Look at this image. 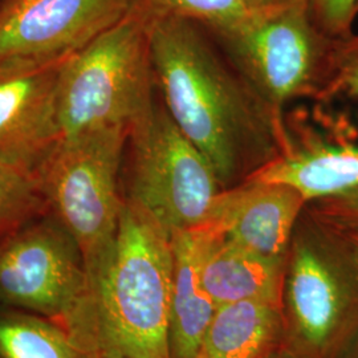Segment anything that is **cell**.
Listing matches in <instances>:
<instances>
[{
    "instance_id": "obj_18",
    "label": "cell",
    "mask_w": 358,
    "mask_h": 358,
    "mask_svg": "<svg viewBox=\"0 0 358 358\" xmlns=\"http://www.w3.org/2000/svg\"><path fill=\"white\" fill-rule=\"evenodd\" d=\"M44 207L36 173L0 159V241L28 224Z\"/></svg>"
},
{
    "instance_id": "obj_25",
    "label": "cell",
    "mask_w": 358,
    "mask_h": 358,
    "mask_svg": "<svg viewBox=\"0 0 358 358\" xmlns=\"http://www.w3.org/2000/svg\"><path fill=\"white\" fill-rule=\"evenodd\" d=\"M93 358H124L121 357V356H117V355H113V353H100V355H97V356H94Z\"/></svg>"
},
{
    "instance_id": "obj_6",
    "label": "cell",
    "mask_w": 358,
    "mask_h": 358,
    "mask_svg": "<svg viewBox=\"0 0 358 358\" xmlns=\"http://www.w3.org/2000/svg\"><path fill=\"white\" fill-rule=\"evenodd\" d=\"M131 177L127 198L170 235L202 227L224 190L210 161L176 125L164 103L129 131Z\"/></svg>"
},
{
    "instance_id": "obj_14",
    "label": "cell",
    "mask_w": 358,
    "mask_h": 358,
    "mask_svg": "<svg viewBox=\"0 0 358 358\" xmlns=\"http://www.w3.org/2000/svg\"><path fill=\"white\" fill-rule=\"evenodd\" d=\"M248 178L284 183L307 203L358 187V146L316 143L279 155Z\"/></svg>"
},
{
    "instance_id": "obj_22",
    "label": "cell",
    "mask_w": 358,
    "mask_h": 358,
    "mask_svg": "<svg viewBox=\"0 0 358 358\" xmlns=\"http://www.w3.org/2000/svg\"><path fill=\"white\" fill-rule=\"evenodd\" d=\"M243 1L248 10H260V8H266V7L279 4V3H282L285 0H243Z\"/></svg>"
},
{
    "instance_id": "obj_4",
    "label": "cell",
    "mask_w": 358,
    "mask_h": 358,
    "mask_svg": "<svg viewBox=\"0 0 358 358\" xmlns=\"http://www.w3.org/2000/svg\"><path fill=\"white\" fill-rule=\"evenodd\" d=\"M148 19L133 10L66 60L59 90L60 140L130 129L153 108Z\"/></svg>"
},
{
    "instance_id": "obj_19",
    "label": "cell",
    "mask_w": 358,
    "mask_h": 358,
    "mask_svg": "<svg viewBox=\"0 0 358 358\" xmlns=\"http://www.w3.org/2000/svg\"><path fill=\"white\" fill-rule=\"evenodd\" d=\"M315 24L327 38L349 40L358 15V0H308Z\"/></svg>"
},
{
    "instance_id": "obj_9",
    "label": "cell",
    "mask_w": 358,
    "mask_h": 358,
    "mask_svg": "<svg viewBox=\"0 0 358 358\" xmlns=\"http://www.w3.org/2000/svg\"><path fill=\"white\" fill-rule=\"evenodd\" d=\"M68 57L0 62V159L36 173L60 141L59 90Z\"/></svg>"
},
{
    "instance_id": "obj_5",
    "label": "cell",
    "mask_w": 358,
    "mask_h": 358,
    "mask_svg": "<svg viewBox=\"0 0 358 358\" xmlns=\"http://www.w3.org/2000/svg\"><path fill=\"white\" fill-rule=\"evenodd\" d=\"M128 140L125 128L63 138L36 170L45 203L75 239L88 279L115 245L125 201L118 189L120 167Z\"/></svg>"
},
{
    "instance_id": "obj_7",
    "label": "cell",
    "mask_w": 358,
    "mask_h": 358,
    "mask_svg": "<svg viewBox=\"0 0 358 358\" xmlns=\"http://www.w3.org/2000/svg\"><path fill=\"white\" fill-rule=\"evenodd\" d=\"M217 36L231 63L279 117L285 103L315 90L322 75L327 36L315 24L308 0L251 10Z\"/></svg>"
},
{
    "instance_id": "obj_8",
    "label": "cell",
    "mask_w": 358,
    "mask_h": 358,
    "mask_svg": "<svg viewBox=\"0 0 358 358\" xmlns=\"http://www.w3.org/2000/svg\"><path fill=\"white\" fill-rule=\"evenodd\" d=\"M88 289L75 239L55 217L0 241V303L66 328Z\"/></svg>"
},
{
    "instance_id": "obj_20",
    "label": "cell",
    "mask_w": 358,
    "mask_h": 358,
    "mask_svg": "<svg viewBox=\"0 0 358 358\" xmlns=\"http://www.w3.org/2000/svg\"><path fill=\"white\" fill-rule=\"evenodd\" d=\"M312 217L338 231H358V187L312 203Z\"/></svg>"
},
{
    "instance_id": "obj_17",
    "label": "cell",
    "mask_w": 358,
    "mask_h": 358,
    "mask_svg": "<svg viewBox=\"0 0 358 358\" xmlns=\"http://www.w3.org/2000/svg\"><path fill=\"white\" fill-rule=\"evenodd\" d=\"M143 17H180L210 28L217 35L238 26L251 10L243 0H130Z\"/></svg>"
},
{
    "instance_id": "obj_1",
    "label": "cell",
    "mask_w": 358,
    "mask_h": 358,
    "mask_svg": "<svg viewBox=\"0 0 358 358\" xmlns=\"http://www.w3.org/2000/svg\"><path fill=\"white\" fill-rule=\"evenodd\" d=\"M148 36L162 103L210 161L224 189L288 150L282 118L214 47L203 26L154 17L148 20Z\"/></svg>"
},
{
    "instance_id": "obj_11",
    "label": "cell",
    "mask_w": 358,
    "mask_h": 358,
    "mask_svg": "<svg viewBox=\"0 0 358 358\" xmlns=\"http://www.w3.org/2000/svg\"><path fill=\"white\" fill-rule=\"evenodd\" d=\"M307 205L303 195L288 185L247 178L217 195L199 229L255 255L285 262Z\"/></svg>"
},
{
    "instance_id": "obj_10",
    "label": "cell",
    "mask_w": 358,
    "mask_h": 358,
    "mask_svg": "<svg viewBox=\"0 0 358 358\" xmlns=\"http://www.w3.org/2000/svg\"><path fill=\"white\" fill-rule=\"evenodd\" d=\"M129 11L130 0H4L0 62L71 56Z\"/></svg>"
},
{
    "instance_id": "obj_3",
    "label": "cell",
    "mask_w": 358,
    "mask_h": 358,
    "mask_svg": "<svg viewBox=\"0 0 358 358\" xmlns=\"http://www.w3.org/2000/svg\"><path fill=\"white\" fill-rule=\"evenodd\" d=\"M288 358H340L358 334V248L310 217L294 231L282 287Z\"/></svg>"
},
{
    "instance_id": "obj_24",
    "label": "cell",
    "mask_w": 358,
    "mask_h": 358,
    "mask_svg": "<svg viewBox=\"0 0 358 358\" xmlns=\"http://www.w3.org/2000/svg\"><path fill=\"white\" fill-rule=\"evenodd\" d=\"M343 232L348 235V238H349L353 243L356 244V247L358 248V231H348V232L343 231Z\"/></svg>"
},
{
    "instance_id": "obj_2",
    "label": "cell",
    "mask_w": 358,
    "mask_h": 358,
    "mask_svg": "<svg viewBox=\"0 0 358 358\" xmlns=\"http://www.w3.org/2000/svg\"><path fill=\"white\" fill-rule=\"evenodd\" d=\"M174 276L170 232L125 198L113 250L88 279L66 329L92 358H170L169 316Z\"/></svg>"
},
{
    "instance_id": "obj_26",
    "label": "cell",
    "mask_w": 358,
    "mask_h": 358,
    "mask_svg": "<svg viewBox=\"0 0 358 358\" xmlns=\"http://www.w3.org/2000/svg\"><path fill=\"white\" fill-rule=\"evenodd\" d=\"M3 1H4V0H0V4H1V3H3Z\"/></svg>"
},
{
    "instance_id": "obj_23",
    "label": "cell",
    "mask_w": 358,
    "mask_h": 358,
    "mask_svg": "<svg viewBox=\"0 0 358 358\" xmlns=\"http://www.w3.org/2000/svg\"><path fill=\"white\" fill-rule=\"evenodd\" d=\"M340 358H358V334L355 340L346 348L345 352Z\"/></svg>"
},
{
    "instance_id": "obj_16",
    "label": "cell",
    "mask_w": 358,
    "mask_h": 358,
    "mask_svg": "<svg viewBox=\"0 0 358 358\" xmlns=\"http://www.w3.org/2000/svg\"><path fill=\"white\" fill-rule=\"evenodd\" d=\"M0 358H92L64 325L24 310L0 312Z\"/></svg>"
},
{
    "instance_id": "obj_21",
    "label": "cell",
    "mask_w": 358,
    "mask_h": 358,
    "mask_svg": "<svg viewBox=\"0 0 358 358\" xmlns=\"http://www.w3.org/2000/svg\"><path fill=\"white\" fill-rule=\"evenodd\" d=\"M338 81L358 99V40L350 41L344 51L337 55Z\"/></svg>"
},
{
    "instance_id": "obj_15",
    "label": "cell",
    "mask_w": 358,
    "mask_h": 358,
    "mask_svg": "<svg viewBox=\"0 0 358 358\" xmlns=\"http://www.w3.org/2000/svg\"><path fill=\"white\" fill-rule=\"evenodd\" d=\"M282 303H230L217 308L198 358H269L282 344Z\"/></svg>"
},
{
    "instance_id": "obj_13",
    "label": "cell",
    "mask_w": 358,
    "mask_h": 358,
    "mask_svg": "<svg viewBox=\"0 0 358 358\" xmlns=\"http://www.w3.org/2000/svg\"><path fill=\"white\" fill-rule=\"evenodd\" d=\"M174 276L169 316L170 358H198L217 306L199 272L201 236L196 230L171 234Z\"/></svg>"
},
{
    "instance_id": "obj_12",
    "label": "cell",
    "mask_w": 358,
    "mask_h": 358,
    "mask_svg": "<svg viewBox=\"0 0 358 358\" xmlns=\"http://www.w3.org/2000/svg\"><path fill=\"white\" fill-rule=\"evenodd\" d=\"M199 272L207 294L217 307L243 301L282 303L287 260L255 255L202 229Z\"/></svg>"
}]
</instances>
